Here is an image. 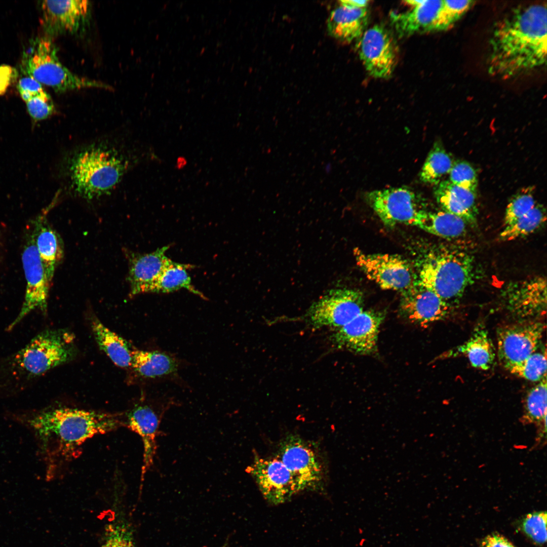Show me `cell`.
<instances>
[{"label":"cell","mask_w":547,"mask_h":547,"mask_svg":"<svg viewBox=\"0 0 547 547\" xmlns=\"http://www.w3.org/2000/svg\"><path fill=\"white\" fill-rule=\"evenodd\" d=\"M10 417L32 434L49 480L77 457L88 439L125 426L124 417L118 414L65 407L19 411Z\"/></svg>","instance_id":"obj_1"},{"label":"cell","mask_w":547,"mask_h":547,"mask_svg":"<svg viewBox=\"0 0 547 547\" xmlns=\"http://www.w3.org/2000/svg\"><path fill=\"white\" fill-rule=\"evenodd\" d=\"M546 5L515 8L495 24L489 40L487 66L504 79L523 75L545 65Z\"/></svg>","instance_id":"obj_2"},{"label":"cell","mask_w":547,"mask_h":547,"mask_svg":"<svg viewBox=\"0 0 547 547\" xmlns=\"http://www.w3.org/2000/svg\"><path fill=\"white\" fill-rule=\"evenodd\" d=\"M73 336L62 330L44 331L24 347L3 361L0 380L3 393L20 389L21 385L71 360L75 350Z\"/></svg>","instance_id":"obj_3"},{"label":"cell","mask_w":547,"mask_h":547,"mask_svg":"<svg viewBox=\"0 0 547 547\" xmlns=\"http://www.w3.org/2000/svg\"><path fill=\"white\" fill-rule=\"evenodd\" d=\"M475 277L474 256L455 244L431 248L423 258L417 282L452 306L457 304Z\"/></svg>","instance_id":"obj_4"},{"label":"cell","mask_w":547,"mask_h":547,"mask_svg":"<svg viewBox=\"0 0 547 547\" xmlns=\"http://www.w3.org/2000/svg\"><path fill=\"white\" fill-rule=\"evenodd\" d=\"M57 54L52 38L46 36L32 40L23 53L22 72L57 93L89 88L112 89L103 83L73 73L61 63Z\"/></svg>","instance_id":"obj_5"},{"label":"cell","mask_w":547,"mask_h":547,"mask_svg":"<svg viewBox=\"0 0 547 547\" xmlns=\"http://www.w3.org/2000/svg\"><path fill=\"white\" fill-rule=\"evenodd\" d=\"M125 170L121 158L112 151L100 147L82 150L72 159L70 179L76 192L92 199L112 190Z\"/></svg>","instance_id":"obj_6"},{"label":"cell","mask_w":547,"mask_h":547,"mask_svg":"<svg viewBox=\"0 0 547 547\" xmlns=\"http://www.w3.org/2000/svg\"><path fill=\"white\" fill-rule=\"evenodd\" d=\"M474 2L470 0H423L409 11L392 13L390 19L399 36L446 30L467 12Z\"/></svg>","instance_id":"obj_7"},{"label":"cell","mask_w":547,"mask_h":547,"mask_svg":"<svg viewBox=\"0 0 547 547\" xmlns=\"http://www.w3.org/2000/svg\"><path fill=\"white\" fill-rule=\"evenodd\" d=\"M22 262L26 282L24 299L17 317L8 329L12 330L35 309L46 312L50 283L35 243L31 223L27 227L22 253Z\"/></svg>","instance_id":"obj_8"},{"label":"cell","mask_w":547,"mask_h":547,"mask_svg":"<svg viewBox=\"0 0 547 547\" xmlns=\"http://www.w3.org/2000/svg\"><path fill=\"white\" fill-rule=\"evenodd\" d=\"M364 295L351 289L329 291L314 303L306 313L308 322L314 327H342L364 311Z\"/></svg>","instance_id":"obj_9"},{"label":"cell","mask_w":547,"mask_h":547,"mask_svg":"<svg viewBox=\"0 0 547 547\" xmlns=\"http://www.w3.org/2000/svg\"><path fill=\"white\" fill-rule=\"evenodd\" d=\"M545 324L536 320L517 321L497 330V355L506 370L519 364L539 347Z\"/></svg>","instance_id":"obj_10"},{"label":"cell","mask_w":547,"mask_h":547,"mask_svg":"<svg viewBox=\"0 0 547 547\" xmlns=\"http://www.w3.org/2000/svg\"><path fill=\"white\" fill-rule=\"evenodd\" d=\"M366 200L388 227L399 223L414 225L419 215L425 210L420 196L406 187L373 190L367 193Z\"/></svg>","instance_id":"obj_11"},{"label":"cell","mask_w":547,"mask_h":547,"mask_svg":"<svg viewBox=\"0 0 547 547\" xmlns=\"http://www.w3.org/2000/svg\"><path fill=\"white\" fill-rule=\"evenodd\" d=\"M354 255L357 265L368 279L381 289L402 292L415 282L409 263L398 255L370 254L356 248Z\"/></svg>","instance_id":"obj_12"},{"label":"cell","mask_w":547,"mask_h":547,"mask_svg":"<svg viewBox=\"0 0 547 547\" xmlns=\"http://www.w3.org/2000/svg\"><path fill=\"white\" fill-rule=\"evenodd\" d=\"M277 457L292 474L298 493L317 490L321 487L322 464L314 450L303 439L295 436L286 438Z\"/></svg>","instance_id":"obj_13"},{"label":"cell","mask_w":547,"mask_h":547,"mask_svg":"<svg viewBox=\"0 0 547 547\" xmlns=\"http://www.w3.org/2000/svg\"><path fill=\"white\" fill-rule=\"evenodd\" d=\"M359 58L368 73L376 79H387L395 68L397 52L392 36L376 24L366 29L358 40Z\"/></svg>","instance_id":"obj_14"},{"label":"cell","mask_w":547,"mask_h":547,"mask_svg":"<svg viewBox=\"0 0 547 547\" xmlns=\"http://www.w3.org/2000/svg\"><path fill=\"white\" fill-rule=\"evenodd\" d=\"M502 299L507 312L517 321L536 320L546 311V280L537 276L510 283Z\"/></svg>","instance_id":"obj_15"},{"label":"cell","mask_w":547,"mask_h":547,"mask_svg":"<svg viewBox=\"0 0 547 547\" xmlns=\"http://www.w3.org/2000/svg\"><path fill=\"white\" fill-rule=\"evenodd\" d=\"M41 22L46 36L77 34L88 24L91 4L86 0L41 2Z\"/></svg>","instance_id":"obj_16"},{"label":"cell","mask_w":547,"mask_h":547,"mask_svg":"<svg viewBox=\"0 0 547 547\" xmlns=\"http://www.w3.org/2000/svg\"><path fill=\"white\" fill-rule=\"evenodd\" d=\"M247 471L264 498L271 504L284 503L298 493L292 474L278 457L255 456Z\"/></svg>","instance_id":"obj_17"},{"label":"cell","mask_w":547,"mask_h":547,"mask_svg":"<svg viewBox=\"0 0 547 547\" xmlns=\"http://www.w3.org/2000/svg\"><path fill=\"white\" fill-rule=\"evenodd\" d=\"M385 314L381 311H363L348 323L336 329L332 335L334 344L360 355H369L377 350L379 329Z\"/></svg>","instance_id":"obj_18"},{"label":"cell","mask_w":547,"mask_h":547,"mask_svg":"<svg viewBox=\"0 0 547 547\" xmlns=\"http://www.w3.org/2000/svg\"><path fill=\"white\" fill-rule=\"evenodd\" d=\"M454 307L417 281L401 292L400 311L410 321L421 326L445 320Z\"/></svg>","instance_id":"obj_19"},{"label":"cell","mask_w":547,"mask_h":547,"mask_svg":"<svg viewBox=\"0 0 547 547\" xmlns=\"http://www.w3.org/2000/svg\"><path fill=\"white\" fill-rule=\"evenodd\" d=\"M162 416L151 406L138 404L128 411L124 417L125 426L137 434L143 445V463L140 482L152 466L157 448V437Z\"/></svg>","instance_id":"obj_20"},{"label":"cell","mask_w":547,"mask_h":547,"mask_svg":"<svg viewBox=\"0 0 547 547\" xmlns=\"http://www.w3.org/2000/svg\"><path fill=\"white\" fill-rule=\"evenodd\" d=\"M170 246L151 253L134 254L129 259L128 281L131 295L150 292L163 270L171 260L166 255Z\"/></svg>","instance_id":"obj_21"},{"label":"cell","mask_w":547,"mask_h":547,"mask_svg":"<svg viewBox=\"0 0 547 547\" xmlns=\"http://www.w3.org/2000/svg\"><path fill=\"white\" fill-rule=\"evenodd\" d=\"M434 194L442 210L463 219L467 225L477 223V193L443 180L434 186Z\"/></svg>","instance_id":"obj_22"},{"label":"cell","mask_w":547,"mask_h":547,"mask_svg":"<svg viewBox=\"0 0 547 547\" xmlns=\"http://www.w3.org/2000/svg\"><path fill=\"white\" fill-rule=\"evenodd\" d=\"M460 356L467 357L474 368L487 370L491 367L495 358V350L483 324H477L466 341L443 353L439 358L447 359Z\"/></svg>","instance_id":"obj_23"},{"label":"cell","mask_w":547,"mask_h":547,"mask_svg":"<svg viewBox=\"0 0 547 547\" xmlns=\"http://www.w3.org/2000/svg\"><path fill=\"white\" fill-rule=\"evenodd\" d=\"M367 8H355L340 4L330 14L327 20L329 34L343 42L359 40L368 23Z\"/></svg>","instance_id":"obj_24"},{"label":"cell","mask_w":547,"mask_h":547,"mask_svg":"<svg viewBox=\"0 0 547 547\" xmlns=\"http://www.w3.org/2000/svg\"><path fill=\"white\" fill-rule=\"evenodd\" d=\"M31 223L34 232L35 245L51 284L56 269L63 256V243L59 235L48 223L45 215L38 216Z\"/></svg>","instance_id":"obj_25"},{"label":"cell","mask_w":547,"mask_h":547,"mask_svg":"<svg viewBox=\"0 0 547 547\" xmlns=\"http://www.w3.org/2000/svg\"><path fill=\"white\" fill-rule=\"evenodd\" d=\"M131 367L142 377L159 378L174 375L179 364L175 358L164 352L134 348Z\"/></svg>","instance_id":"obj_26"},{"label":"cell","mask_w":547,"mask_h":547,"mask_svg":"<svg viewBox=\"0 0 547 547\" xmlns=\"http://www.w3.org/2000/svg\"><path fill=\"white\" fill-rule=\"evenodd\" d=\"M431 234L447 239L464 236L467 224L460 217L443 210H424L417 218L415 224Z\"/></svg>","instance_id":"obj_27"},{"label":"cell","mask_w":547,"mask_h":547,"mask_svg":"<svg viewBox=\"0 0 547 547\" xmlns=\"http://www.w3.org/2000/svg\"><path fill=\"white\" fill-rule=\"evenodd\" d=\"M91 327L100 348L114 364L121 368L131 367L134 348L128 342L96 318L92 320Z\"/></svg>","instance_id":"obj_28"},{"label":"cell","mask_w":547,"mask_h":547,"mask_svg":"<svg viewBox=\"0 0 547 547\" xmlns=\"http://www.w3.org/2000/svg\"><path fill=\"white\" fill-rule=\"evenodd\" d=\"M454 161L440 141H436L431 149L419 174L420 180L434 186L448 174Z\"/></svg>","instance_id":"obj_29"},{"label":"cell","mask_w":547,"mask_h":547,"mask_svg":"<svg viewBox=\"0 0 547 547\" xmlns=\"http://www.w3.org/2000/svg\"><path fill=\"white\" fill-rule=\"evenodd\" d=\"M190 265L171 260L154 284L150 292L168 293L185 288L199 295L202 294L191 285L187 269Z\"/></svg>","instance_id":"obj_30"},{"label":"cell","mask_w":547,"mask_h":547,"mask_svg":"<svg viewBox=\"0 0 547 547\" xmlns=\"http://www.w3.org/2000/svg\"><path fill=\"white\" fill-rule=\"evenodd\" d=\"M546 210L536 204L528 212L512 224L503 227L499 238L503 241L514 240L527 236L538 229L545 222Z\"/></svg>","instance_id":"obj_31"},{"label":"cell","mask_w":547,"mask_h":547,"mask_svg":"<svg viewBox=\"0 0 547 547\" xmlns=\"http://www.w3.org/2000/svg\"><path fill=\"white\" fill-rule=\"evenodd\" d=\"M522 421L542 423L546 419V376L527 393L525 399Z\"/></svg>","instance_id":"obj_32"},{"label":"cell","mask_w":547,"mask_h":547,"mask_svg":"<svg viewBox=\"0 0 547 547\" xmlns=\"http://www.w3.org/2000/svg\"><path fill=\"white\" fill-rule=\"evenodd\" d=\"M538 349L527 359L507 370L512 374L531 381H540L546 376V350L543 346L539 350Z\"/></svg>","instance_id":"obj_33"},{"label":"cell","mask_w":547,"mask_h":547,"mask_svg":"<svg viewBox=\"0 0 547 547\" xmlns=\"http://www.w3.org/2000/svg\"><path fill=\"white\" fill-rule=\"evenodd\" d=\"M534 190L533 186L526 187L513 196L506 206L503 227L512 224L535 206Z\"/></svg>","instance_id":"obj_34"},{"label":"cell","mask_w":547,"mask_h":547,"mask_svg":"<svg viewBox=\"0 0 547 547\" xmlns=\"http://www.w3.org/2000/svg\"><path fill=\"white\" fill-rule=\"evenodd\" d=\"M20 96L26 103L29 114L35 121L48 118L55 110L51 96L44 89L23 93Z\"/></svg>","instance_id":"obj_35"},{"label":"cell","mask_w":547,"mask_h":547,"mask_svg":"<svg viewBox=\"0 0 547 547\" xmlns=\"http://www.w3.org/2000/svg\"><path fill=\"white\" fill-rule=\"evenodd\" d=\"M100 547H135L133 531L130 525L123 521L107 525L103 542Z\"/></svg>","instance_id":"obj_36"},{"label":"cell","mask_w":547,"mask_h":547,"mask_svg":"<svg viewBox=\"0 0 547 547\" xmlns=\"http://www.w3.org/2000/svg\"><path fill=\"white\" fill-rule=\"evenodd\" d=\"M452 183L477 193L478 178L473 166L463 160L454 161L449 173Z\"/></svg>","instance_id":"obj_37"},{"label":"cell","mask_w":547,"mask_h":547,"mask_svg":"<svg viewBox=\"0 0 547 547\" xmlns=\"http://www.w3.org/2000/svg\"><path fill=\"white\" fill-rule=\"evenodd\" d=\"M546 516L545 511L533 512L527 514L522 521L521 527L523 532L535 543L546 542Z\"/></svg>","instance_id":"obj_38"},{"label":"cell","mask_w":547,"mask_h":547,"mask_svg":"<svg viewBox=\"0 0 547 547\" xmlns=\"http://www.w3.org/2000/svg\"><path fill=\"white\" fill-rule=\"evenodd\" d=\"M481 544L482 547H516L505 537L496 533L485 537Z\"/></svg>","instance_id":"obj_39"},{"label":"cell","mask_w":547,"mask_h":547,"mask_svg":"<svg viewBox=\"0 0 547 547\" xmlns=\"http://www.w3.org/2000/svg\"><path fill=\"white\" fill-rule=\"evenodd\" d=\"M13 70L8 66H0V94L5 92L10 82Z\"/></svg>","instance_id":"obj_40"},{"label":"cell","mask_w":547,"mask_h":547,"mask_svg":"<svg viewBox=\"0 0 547 547\" xmlns=\"http://www.w3.org/2000/svg\"><path fill=\"white\" fill-rule=\"evenodd\" d=\"M369 2L367 0H343L340 1L341 4L355 8H367Z\"/></svg>","instance_id":"obj_41"},{"label":"cell","mask_w":547,"mask_h":547,"mask_svg":"<svg viewBox=\"0 0 547 547\" xmlns=\"http://www.w3.org/2000/svg\"><path fill=\"white\" fill-rule=\"evenodd\" d=\"M423 0L416 1V0H409L405 1L406 4L410 6L412 8L416 7L423 2Z\"/></svg>","instance_id":"obj_42"},{"label":"cell","mask_w":547,"mask_h":547,"mask_svg":"<svg viewBox=\"0 0 547 547\" xmlns=\"http://www.w3.org/2000/svg\"><path fill=\"white\" fill-rule=\"evenodd\" d=\"M222 547H228V546H226V545H224V546H222Z\"/></svg>","instance_id":"obj_43"}]
</instances>
